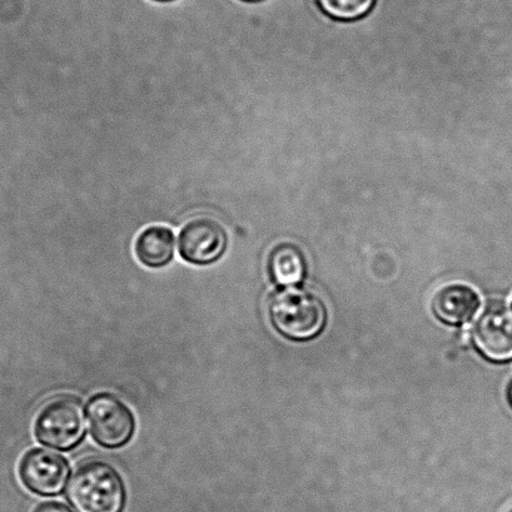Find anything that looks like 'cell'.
Returning a JSON list of instances; mask_svg holds the SVG:
<instances>
[{"instance_id": "1", "label": "cell", "mask_w": 512, "mask_h": 512, "mask_svg": "<svg viewBox=\"0 0 512 512\" xmlns=\"http://www.w3.org/2000/svg\"><path fill=\"white\" fill-rule=\"evenodd\" d=\"M67 500L76 512H123L126 485L107 462H84L69 480Z\"/></svg>"}, {"instance_id": "2", "label": "cell", "mask_w": 512, "mask_h": 512, "mask_svg": "<svg viewBox=\"0 0 512 512\" xmlns=\"http://www.w3.org/2000/svg\"><path fill=\"white\" fill-rule=\"evenodd\" d=\"M268 315L273 327L291 340L315 337L326 323V308L320 298L295 287L278 291L271 297Z\"/></svg>"}, {"instance_id": "3", "label": "cell", "mask_w": 512, "mask_h": 512, "mask_svg": "<svg viewBox=\"0 0 512 512\" xmlns=\"http://www.w3.org/2000/svg\"><path fill=\"white\" fill-rule=\"evenodd\" d=\"M87 435V411L76 397H59L48 402L34 422L39 444L69 452L82 444Z\"/></svg>"}, {"instance_id": "4", "label": "cell", "mask_w": 512, "mask_h": 512, "mask_svg": "<svg viewBox=\"0 0 512 512\" xmlns=\"http://www.w3.org/2000/svg\"><path fill=\"white\" fill-rule=\"evenodd\" d=\"M87 417L92 439L104 449H121L136 434V419L132 410L108 392L94 395L88 401Z\"/></svg>"}, {"instance_id": "5", "label": "cell", "mask_w": 512, "mask_h": 512, "mask_svg": "<svg viewBox=\"0 0 512 512\" xmlns=\"http://www.w3.org/2000/svg\"><path fill=\"white\" fill-rule=\"evenodd\" d=\"M71 465L66 457L46 449H32L19 462L22 484L32 494L54 497L63 494L71 477Z\"/></svg>"}, {"instance_id": "6", "label": "cell", "mask_w": 512, "mask_h": 512, "mask_svg": "<svg viewBox=\"0 0 512 512\" xmlns=\"http://www.w3.org/2000/svg\"><path fill=\"white\" fill-rule=\"evenodd\" d=\"M228 248V233L212 218H196L183 226L178 236V251L183 261L195 266H210L221 260Z\"/></svg>"}, {"instance_id": "7", "label": "cell", "mask_w": 512, "mask_h": 512, "mask_svg": "<svg viewBox=\"0 0 512 512\" xmlns=\"http://www.w3.org/2000/svg\"><path fill=\"white\" fill-rule=\"evenodd\" d=\"M474 341L487 359L497 362L512 359V307L490 303L477 317L472 331Z\"/></svg>"}, {"instance_id": "8", "label": "cell", "mask_w": 512, "mask_h": 512, "mask_svg": "<svg viewBox=\"0 0 512 512\" xmlns=\"http://www.w3.org/2000/svg\"><path fill=\"white\" fill-rule=\"evenodd\" d=\"M481 306V298L474 287L452 282L437 288L432 297V308L440 320L451 325H462L472 320Z\"/></svg>"}, {"instance_id": "9", "label": "cell", "mask_w": 512, "mask_h": 512, "mask_svg": "<svg viewBox=\"0 0 512 512\" xmlns=\"http://www.w3.org/2000/svg\"><path fill=\"white\" fill-rule=\"evenodd\" d=\"M175 233L166 226H151L139 233L134 253L143 266L158 270L175 258Z\"/></svg>"}, {"instance_id": "10", "label": "cell", "mask_w": 512, "mask_h": 512, "mask_svg": "<svg viewBox=\"0 0 512 512\" xmlns=\"http://www.w3.org/2000/svg\"><path fill=\"white\" fill-rule=\"evenodd\" d=\"M268 273L281 286L297 285L306 273V260L293 243L283 242L272 248L268 256Z\"/></svg>"}, {"instance_id": "11", "label": "cell", "mask_w": 512, "mask_h": 512, "mask_svg": "<svg viewBox=\"0 0 512 512\" xmlns=\"http://www.w3.org/2000/svg\"><path fill=\"white\" fill-rule=\"evenodd\" d=\"M318 7L326 16L337 21H357L372 11L376 0H317Z\"/></svg>"}, {"instance_id": "12", "label": "cell", "mask_w": 512, "mask_h": 512, "mask_svg": "<svg viewBox=\"0 0 512 512\" xmlns=\"http://www.w3.org/2000/svg\"><path fill=\"white\" fill-rule=\"evenodd\" d=\"M33 512H74L71 507L63 502L47 501L39 504Z\"/></svg>"}, {"instance_id": "13", "label": "cell", "mask_w": 512, "mask_h": 512, "mask_svg": "<svg viewBox=\"0 0 512 512\" xmlns=\"http://www.w3.org/2000/svg\"><path fill=\"white\" fill-rule=\"evenodd\" d=\"M153 2H158V3H171V2H176V0H153Z\"/></svg>"}, {"instance_id": "14", "label": "cell", "mask_w": 512, "mask_h": 512, "mask_svg": "<svg viewBox=\"0 0 512 512\" xmlns=\"http://www.w3.org/2000/svg\"><path fill=\"white\" fill-rule=\"evenodd\" d=\"M241 2H245V3H260V2H263V0H241Z\"/></svg>"}, {"instance_id": "15", "label": "cell", "mask_w": 512, "mask_h": 512, "mask_svg": "<svg viewBox=\"0 0 512 512\" xmlns=\"http://www.w3.org/2000/svg\"><path fill=\"white\" fill-rule=\"evenodd\" d=\"M509 399H510V402H511V405H512V384H511L510 390H509Z\"/></svg>"}, {"instance_id": "16", "label": "cell", "mask_w": 512, "mask_h": 512, "mask_svg": "<svg viewBox=\"0 0 512 512\" xmlns=\"http://www.w3.org/2000/svg\"><path fill=\"white\" fill-rule=\"evenodd\" d=\"M507 512H512V507H510L509 511H507Z\"/></svg>"}, {"instance_id": "17", "label": "cell", "mask_w": 512, "mask_h": 512, "mask_svg": "<svg viewBox=\"0 0 512 512\" xmlns=\"http://www.w3.org/2000/svg\"><path fill=\"white\" fill-rule=\"evenodd\" d=\"M511 307H512V297H511Z\"/></svg>"}]
</instances>
